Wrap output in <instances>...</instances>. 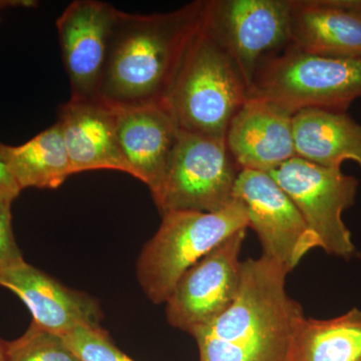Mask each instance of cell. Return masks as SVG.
I'll list each match as a JSON object with an SVG mask.
<instances>
[{"label": "cell", "mask_w": 361, "mask_h": 361, "mask_svg": "<svg viewBox=\"0 0 361 361\" xmlns=\"http://www.w3.org/2000/svg\"><path fill=\"white\" fill-rule=\"evenodd\" d=\"M294 202L308 228L330 255L349 258L355 247L342 213L355 204L358 180L341 169L325 168L291 159L270 172Z\"/></svg>", "instance_id": "cell-8"}, {"label": "cell", "mask_w": 361, "mask_h": 361, "mask_svg": "<svg viewBox=\"0 0 361 361\" xmlns=\"http://www.w3.org/2000/svg\"><path fill=\"white\" fill-rule=\"evenodd\" d=\"M287 274L264 255L243 261L234 302L191 334L200 361H292L294 338L305 316L287 294Z\"/></svg>", "instance_id": "cell-2"}, {"label": "cell", "mask_w": 361, "mask_h": 361, "mask_svg": "<svg viewBox=\"0 0 361 361\" xmlns=\"http://www.w3.org/2000/svg\"><path fill=\"white\" fill-rule=\"evenodd\" d=\"M297 158L325 168L353 161L361 169V123L346 111L304 109L292 120Z\"/></svg>", "instance_id": "cell-17"}, {"label": "cell", "mask_w": 361, "mask_h": 361, "mask_svg": "<svg viewBox=\"0 0 361 361\" xmlns=\"http://www.w3.org/2000/svg\"><path fill=\"white\" fill-rule=\"evenodd\" d=\"M0 286L25 304L32 322L65 336L78 327L101 326L103 312L89 294L68 288L25 261L0 272Z\"/></svg>", "instance_id": "cell-12"}, {"label": "cell", "mask_w": 361, "mask_h": 361, "mask_svg": "<svg viewBox=\"0 0 361 361\" xmlns=\"http://www.w3.org/2000/svg\"><path fill=\"white\" fill-rule=\"evenodd\" d=\"M233 196L245 210L248 227L258 235L262 255L287 273L308 252L320 247L300 211L269 173L241 170Z\"/></svg>", "instance_id": "cell-9"}, {"label": "cell", "mask_w": 361, "mask_h": 361, "mask_svg": "<svg viewBox=\"0 0 361 361\" xmlns=\"http://www.w3.org/2000/svg\"><path fill=\"white\" fill-rule=\"evenodd\" d=\"M248 99V85L238 68L203 25L166 101L180 129L226 139Z\"/></svg>", "instance_id": "cell-3"}, {"label": "cell", "mask_w": 361, "mask_h": 361, "mask_svg": "<svg viewBox=\"0 0 361 361\" xmlns=\"http://www.w3.org/2000/svg\"><path fill=\"white\" fill-rule=\"evenodd\" d=\"M205 13L200 0L168 13L120 11L99 99L116 109L167 101Z\"/></svg>", "instance_id": "cell-1"}, {"label": "cell", "mask_w": 361, "mask_h": 361, "mask_svg": "<svg viewBox=\"0 0 361 361\" xmlns=\"http://www.w3.org/2000/svg\"><path fill=\"white\" fill-rule=\"evenodd\" d=\"M291 0H206L205 28L248 89L259 66L290 44Z\"/></svg>", "instance_id": "cell-7"}, {"label": "cell", "mask_w": 361, "mask_h": 361, "mask_svg": "<svg viewBox=\"0 0 361 361\" xmlns=\"http://www.w3.org/2000/svg\"><path fill=\"white\" fill-rule=\"evenodd\" d=\"M246 230L228 237L180 278L166 301L173 327L192 334L232 305L241 284L239 257Z\"/></svg>", "instance_id": "cell-10"}, {"label": "cell", "mask_w": 361, "mask_h": 361, "mask_svg": "<svg viewBox=\"0 0 361 361\" xmlns=\"http://www.w3.org/2000/svg\"><path fill=\"white\" fill-rule=\"evenodd\" d=\"M0 361H7L6 341L0 339Z\"/></svg>", "instance_id": "cell-25"}, {"label": "cell", "mask_w": 361, "mask_h": 361, "mask_svg": "<svg viewBox=\"0 0 361 361\" xmlns=\"http://www.w3.org/2000/svg\"><path fill=\"white\" fill-rule=\"evenodd\" d=\"M249 97L293 115L311 108L346 111L361 97V59L317 56L289 44L259 66Z\"/></svg>", "instance_id": "cell-5"}, {"label": "cell", "mask_w": 361, "mask_h": 361, "mask_svg": "<svg viewBox=\"0 0 361 361\" xmlns=\"http://www.w3.org/2000/svg\"><path fill=\"white\" fill-rule=\"evenodd\" d=\"M241 170L226 139L180 130L165 178L152 196L161 216L219 212L234 202Z\"/></svg>", "instance_id": "cell-6"}, {"label": "cell", "mask_w": 361, "mask_h": 361, "mask_svg": "<svg viewBox=\"0 0 361 361\" xmlns=\"http://www.w3.org/2000/svg\"><path fill=\"white\" fill-rule=\"evenodd\" d=\"M63 337L80 361H135L116 348L101 326L78 327Z\"/></svg>", "instance_id": "cell-21"}, {"label": "cell", "mask_w": 361, "mask_h": 361, "mask_svg": "<svg viewBox=\"0 0 361 361\" xmlns=\"http://www.w3.org/2000/svg\"><path fill=\"white\" fill-rule=\"evenodd\" d=\"M11 204L0 198V272L25 261L13 234Z\"/></svg>", "instance_id": "cell-22"}, {"label": "cell", "mask_w": 361, "mask_h": 361, "mask_svg": "<svg viewBox=\"0 0 361 361\" xmlns=\"http://www.w3.org/2000/svg\"><path fill=\"white\" fill-rule=\"evenodd\" d=\"M292 361H361V310L353 308L331 319L304 317Z\"/></svg>", "instance_id": "cell-19"}, {"label": "cell", "mask_w": 361, "mask_h": 361, "mask_svg": "<svg viewBox=\"0 0 361 361\" xmlns=\"http://www.w3.org/2000/svg\"><path fill=\"white\" fill-rule=\"evenodd\" d=\"M118 109L101 99H71L58 123L73 174L115 170L128 174L118 140Z\"/></svg>", "instance_id": "cell-15"}, {"label": "cell", "mask_w": 361, "mask_h": 361, "mask_svg": "<svg viewBox=\"0 0 361 361\" xmlns=\"http://www.w3.org/2000/svg\"><path fill=\"white\" fill-rule=\"evenodd\" d=\"M180 130L166 102L118 109V140L128 174L152 194L165 178Z\"/></svg>", "instance_id": "cell-13"}, {"label": "cell", "mask_w": 361, "mask_h": 361, "mask_svg": "<svg viewBox=\"0 0 361 361\" xmlns=\"http://www.w3.org/2000/svg\"><path fill=\"white\" fill-rule=\"evenodd\" d=\"M137 261V277L147 297L166 303L180 278L228 237L248 228L243 207L235 200L219 212H172Z\"/></svg>", "instance_id": "cell-4"}, {"label": "cell", "mask_w": 361, "mask_h": 361, "mask_svg": "<svg viewBox=\"0 0 361 361\" xmlns=\"http://www.w3.org/2000/svg\"><path fill=\"white\" fill-rule=\"evenodd\" d=\"M6 345L7 361H80L63 336L32 322L23 336Z\"/></svg>", "instance_id": "cell-20"}, {"label": "cell", "mask_w": 361, "mask_h": 361, "mask_svg": "<svg viewBox=\"0 0 361 361\" xmlns=\"http://www.w3.org/2000/svg\"><path fill=\"white\" fill-rule=\"evenodd\" d=\"M290 44L317 56L361 59V0H291Z\"/></svg>", "instance_id": "cell-16"}, {"label": "cell", "mask_w": 361, "mask_h": 361, "mask_svg": "<svg viewBox=\"0 0 361 361\" xmlns=\"http://www.w3.org/2000/svg\"><path fill=\"white\" fill-rule=\"evenodd\" d=\"M293 114L249 97L230 123L226 144L242 170L270 173L295 158Z\"/></svg>", "instance_id": "cell-14"}, {"label": "cell", "mask_w": 361, "mask_h": 361, "mask_svg": "<svg viewBox=\"0 0 361 361\" xmlns=\"http://www.w3.org/2000/svg\"><path fill=\"white\" fill-rule=\"evenodd\" d=\"M21 191L23 190L16 182L7 164L6 156L2 151V144L0 142V198L13 202L20 196Z\"/></svg>", "instance_id": "cell-23"}, {"label": "cell", "mask_w": 361, "mask_h": 361, "mask_svg": "<svg viewBox=\"0 0 361 361\" xmlns=\"http://www.w3.org/2000/svg\"><path fill=\"white\" fill-rule=\"evenodd\" d=\"M2 151L21 190L56 189L73 175L58 122L20 146L2 144Z\"/></svg>", "instance_id": "cell-18"}, {"label": "cell", "mask_w": 361, "mask_h": 361, "mask_svg": "<svg viewBox=\"0 0 361 361\" xmlns=\"http://www.w3.org/2000/svg\"><path fill=\"white\" fill-rule=\"evenodd\" d=\"M37 4V1H32V0H0V20H1L2 11L9 7H32Z\"/></svg>", "instance_id": "cell-24"}, {"label": "cell", "mask_w": 361, "mask_h": 361, "mask_svg": "<svg viewBox=\"0 0 361 361\" xmlns=\"http://www.w3.org/2000/svg\"><path fill=\"white\" fill-rule=\"evenodd\" d=\"M118 14L120 11L106 2L75 0L56 20L71 99H99Z\"/></svg>", "instance_id": "cell-11"}]
</instances>
